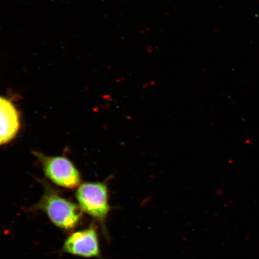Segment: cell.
Returning <instances> with one entry per match:
<instances>
[{
    "label": "cell",
    "instance_id": "3",
    "mask_svg": "<svg viewBox=\"0 0 259 259\" xmlns=\"http://www.w3.org/2000/svg\"><path fill=\"white\" fill-rule=\"evenodd\" d=\"M46 176L56 185L74 189L80 185L79 171L69 159L64 157L46 156L37 153Z\"/></svg>",
    "mask_w": 259,
    "mask_h": 259
},
{
    "label": "cell",
    "instance_id": "4",
    "mask_svg": "<svg viewBox=\"0 0 259 259\" xmlns=\"http://www.w3.org/2000/svg\"><path fill=\"white\" fill-rule=\"evenodd\" d=\"M63 251L83 257L100 258L98 232L93 223L88 228L72 233L65 241Z\"/></svg>",
    "mask_w": 259,
    "mask_h": 259
},
{
    "label": "cell",
    "instance_id": "1",
    "mask_svg": "<svg viewBox=\"0 0 259 259\" xmlns=\"http://www.w3.org/2000/svg\"><path fill=\"white\" fill-rule=\"evenodd\" d=\"M43 197L34 208L46 213L55 226L65 231L76 228L83 215L82 209L76 203L64 198L51 188L46 187Z\"/></svg>",
    "mask_w": 259,
    "mask_h": 259
},
{
    "label": "cell",
    "instance_id": "5",
    "mask_svg": "<svg viewBox=\"0 0 259 259\" xmlns=\"http://www.w3.org/2000/svg\"><path fill=\"white\" fill-rule=\"evenodd\" d=\"M19 127L17 110L9 100L0 97V145L12 141L18 134Z\"/></svg>",
    "mask_w": 259,
    "mask_h": 259
},
{
    "label": "cell",
    "instance_id": "2",
    "mask_svg": "<svg viewBox=\"0 0 259 259\" xmlns=\"http://www.w3.org/2000/svg\"><path fill=\"white\" fill-rule=\"evenodd\" d=\"M76 197L82 211L99 223L105 232L106 220L111 209L107 184L95 182L80 184L77 188Z\"/></svg>",
    "mask_w": 259,
    "mask_h": 259
}]
</instances>
